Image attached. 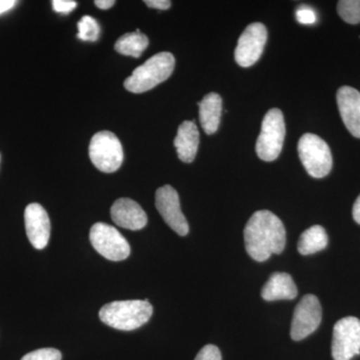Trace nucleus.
I'll return each mask as SVG.
<instances>
[{
    "instance_id": "f257e3e1",
    "label": "nucleus",
    "mask_w": 360,
    "mask_h": 360,
    "mask_svg": "<svg viewBox=\"0 0 360 360\" xmlns=\"http://www.w3.org/2000/svg\"><path fill=\"white\" fill-rule=\"evenodd\" d=\"M246 251L257 262L283 252L286 245L285 227L279 217L269 210L253 213L245 229Z\"/></svg>"
},
{
    "instance_id": "f03ea898",
    "label": "nucleus",
    "mask_w": 360,
    "mask_h": 360,
    "mask_svg": "<svg viewBox=\"0 0 360 360\" xmlns=\"http://www.w3.org/2000/svg\"><path fill=\"white\" fill-rule=\"evenodd\" d=\"M153 314V305L146 300H122L103 305L99 310V319L120 330L130 331L144 326Z\"/></svg>"
},
{
    "instance_id": "7ed1b4c3",
    "label": "nucleus",
    "mask_w": 360,
    "mask_h": 360,
    "mask_svg": "<svg viewBox=\"0 0 360 360\" xmlns=\"http://www.w3.org/2000/svg\"><path fill=\"white\" fill-rule=\"evenodd\" d=\"M175 58L170 52H160L135 68L127 78L124 87L134 94H142L169 78L174 72Z\"/></svg>"
},
{
    "instance_id": "20e7f679",
    "label": "nucleus",
    "mask_w": 360,
    "mask_h": 360,
    "mask_svg": "<svg viewBox=\"0 0 360 360\" xmlns=\"http://www.w3.org/2000/svg\"><path fill=\"white\" fill-rule=\"evenodd\" d=\"M298 155L303 167L314 179H322L333 168V155L328 144L317 135L307 134L298 141Z\"/></svg>"
},
{
    "instance_id": "39448f33",
    "label": "nucleus",
    "mask_w": 360,
    "mask_h": 360,
    "mask_svg": "<svg viewBox=\"0 0 360 360\" xmlns=\"http://www.w3.org/2000/svg\"><path fill=\"white\" fill-rule=\"evenodd\" d=\"M285 122L283 111L272 108L265 115L262 131L257 141V153L260 160L274 161L283 150Z\"/></svg>"
},
{
    "instance_id": "423d86ee",
    "label": "nucleus",
    "mask_w": 360,
    "mask_h": 360,
    "mask_svg": "<svg viewBox=\"0 0 360 360\" xmlns=\"http://www.w3.org/2000/svg\"><path fill=\"white\" fill-rule=\"evenodd\" d=\"M89 158L94 167L105 174L120 169L123 161V149L120 139L110 131H99L89 144Z\"/></svg>"
},
{
    "instance_id": "0eeeda50",
    "label": "nucleus",
    "mask_w": 360,
    "mask_h": 360,
    "mask_svg": "<svg viewBox=\"0 0 360 360\" xmlns=\"http://www.w3.org/2000/svg\"><path fill=\"white\" fill-rule=\"evenodd\" d=\"M90 243L94 250L111 262H122L130 255V246L122 233L110 224L97 222L92 225Z\"/></svg>"
},
{
    "instance_id": "6e6552de",
    "label": "nucleus",
    "mask_w": 360,
    "mask_h": 360,
    "mask_svg": "<svg viewBox=\"0 0 360 360\" xmlns=\"http://www.w3.org/2000/svg\"><path fill=\"white\" fill-rule=\"evenodd\" d=\"M331 352L335 360H350L360 354V321L347 316L336 322L333 328Z\"/></svg>"
},
{
    "instance_id": "1a4fd4ad",
    "label": "nucleus",
    "mask_w": 360,
    "mask_h": 360,
    "mask_svg": "<svg viewBox=\"0 0 360 360\" xmlns=\"http://www.w3.org/2000/svg\"><path fill=\"white\" fill-rule=\"evenodd\" d=\"M322 310L321 302L315 295L303 296L298 302L291 322L290 335L295 341L304 340L321 326Z\"/></svg>"
},
{
    "instance_id": "9d476101",
    "label": "nucleus",
    "mask_w": 360,
    "mask_h": 360,
    "mask_svg": "<svg viewBox=\"0 0 360 360\" xmlns=\"http://www.w3.org/2000/svg\"><path fill=\"white\" fill-rule=\"evenodd\" d=\"M267 40V30L260 22L251 23L239 37L234 58L241 68H250L259 60Z\"/></svg>"
},
{
    "instance_id": "9b49d317",
    "label": "nucleus",
    "mask_w": 360,
    "mask_h": 360,
    "mask_svg": "<svg viewBox=\"0 0 360 360\" xmlns=\"http://www.w3.org/2000/svg\"><path fill=\"white\" fill-rule=\"evenodd\" d=\"M155 206L162 219L170 229L180 236H186L189 231L188 222L180 208L179 196L174 187H160L155 193Z\"/></svg>"
},
{
    "instance_id": "f8f14e48",
    "label": "nucleus",
    "mask_w": 360,
    "mask_h": 360,
    "mask_svg": "<svg viewBox=\"0 0 360 360\" xmlns=\"http://www.w3.org/2000/svg\"><path fill=\"white\" fill-rule=\"evenodd\" d=\"M25 231L33 248L44 250L51 238V220L39 203H30L25 212Z\"/></svg>"
},
{
    "instance_id": "ddd939ff",
    "label": "nucleus",
    "mask_w": 360,
    "mask_h": 360,
    "mask_svg": "<svg viewBox=\"0 0 360 360\" xmlns=\"http://www.w3.org/2000/svg\"><path fill=\"white\" fill-rule=\"evenodd\" d=\"M111 219L116 225L129 231H141L148 224V215L139 203L130 198H120L110 210Z\"/></svg>"
},
{
    "instance_id": "4468645a",
    "label": "nucleus",
    "mask_w": 360,
    "mask_h": 360,
    "mask_svg": "<svg viewBox=\"0 0 360 360\" xmlns=\"http://www.w3.org/2000/svg\"><path fill=\"white\" fill-rule=\"evenodd\" d=\"M338 110L345 127L354 137L360 139V92L350 86H342L336 94Z\"/></svg>"
},
{
    "instance_id": "2eb2a0df",
    "label": "nucleus",
    "mask_w": 360,
    "mask_h": 360,
    "mask_svg": "<svg viewBox=\"0 0 360 360\" xmlns=\"http://www.w3.org/2000/svg\"><path fill=\"white\" fill-rule=\"evenodd\" d=\"M179 160L186 163L193 162L200 146V131L193 122H184L179 125L174 139Z\"/></svg>"
},
{
    "instance_id": "dca6fc26",
    "label": "nucleus",
    "mask_w": 360,
    "mask_h": 360,
    "mask_svg": "<svg viewBox=\"0 0 360 360\" xmlns=\"http://www.w3.org/2000/svg\"><path fill=\"white\" fill-rule=\"evenodd\" d=\"M262 296L266 302L295 300L297 296V288L290 274L276 272L262 288Z\"/></svg>"
},
{
    "instance_id": "f3484780",
    "label": "nucleus",
    "mask_w": 360,
    "mask_h": 360,
    "mask_svg": "<svg viewBox=\"0 0 360 360\" xmlns=\"http://www.w3.org/2000/svg\"><path fill=\"white\" fill-rule=\"evenodd\" d=\"M200 105V120L201 127L206 134L217 131L221 120L222 98L219 94L210 92L198 103Z\"/></svg>"
},
{
    "instance_id": "a211bd4d",
    "label": "nucleus",
    "mask_w": 360,
    "mask_h": 360,
    "mask_svg": "<svg viewBox=\"0 0 360 360\" xmlns=\"http://www.w3.org/2000/svg\"><path fill=\"white\" fill-rule=\"evenodd\" d=\"M328 245V236L321 225H314L302 232L298 240L297 250L300 255H310L326 250Z\"/></svg>"
},
{
    "instance_id": "6ab92c4d",
    "label": "nucleus",
    "mask_w": 360,
    "mask_h": 360,
    "mask_svg": "<svg viewBox=\"0 0 360 360\" xmlns=\"http://www.w3.org/2000/svg\"><path fill=\"white\" fill-rule=\"evenodd\" d=\"M148 44L146 35L142 34L139 30H136V32L127 33V34L122 35L116 41L115 49L118 53L123 54V56L139 58L142 52L146 51Z\"/></svg>"
},
{
    "instance_id": "aec40b11",
    "label": "nucleus",
    "mask_w": 360,
    "mask_h": 360,
    "mask_svg": "<svg viewBox=\"0 0 360 360\" xmlns=\"http://www.w3.org/2000/svg\"><path fill=\"white\" fill-rule=\"evenodd\" d=\"M338 11L345 22L349 25L360 22V0H340L338 4Z\"/></svg>"
},
{
    "instance_id": "412c9836",
    "label": "nucleus",
    "mask_w": 360,
    "mask_h": 360,
    "mask_svg": "<svg viewBox=\"0 0 360 360\" xmlns=\"http://www.w3.org/2000/svg\"><path fill=\"white\" fill-rule=\"evenodd\" d=\"M77 37L84 41H96L98 39L101 27L91 16L85 15L77 23Z\"/></svg>"
},
{
    "instance_id": "4be33fe9",
    "label": "nucleus",
    "mask_w": 360,
    "mask_h": 360,
    "mask_svg": "<svg viewBox=\"0 0 360 360\" xmlns=\"http://www.w3.org/2000/svg\"><path fill=\"white\" fill-rule=\"evenodd\" d=\"M63 355L56 348H41L25 355L21 360H61Z\"/></svg>"
},
{
    "instance_id": "5701e85b",
    "label": "nucleus",
    "mask_w": 360,
    "mask_h": 360,
    "mask_svg": "<svg viewBox=\"0 0 360 360\" xmlns=\"http://www.w3.org/2000/svg\"><path fill=\"white\" fill-rule=\"evenodd\" d=\"M296 20L302 25H314L316 22V14L311 7L302 6L296 11Z\"/></svg>"
},
{
    "instance_id": "b1692460",
    "label": "nucleus",
    "mask_w": 360,
    "mask_h": 360,
    "mask_svg": "<svg viewBox=\"0 0 360 360\" xmlns=\"http://www.w3.org/2000/svg\"><path fill=\"white\" fill-rule=\"evenodd\" d=\"M194 360H222L221 352L215 345H205Z\"/></svg>"
},
{
    "instance_id": "393cba45",
    "label": "nucleus",
    "mask_w": 360,
    "mask_h": 360,
    "mask_svg": "<svg viewBox=\"0 0 360 360\" xmlns=\"http://www.w3.org/2000/svg\"><path fill=\"white\" fill-rule=\"evenodd\" d=\"M53 11L58 13H70L77 7V2L72 0H53Z\"/></svg>"
},
{
    "instance_id": "a878e982",
    "label": "nucleus",
    "mask_w": 360,
    "mask_h": 360,
    "mask_svg": "<svg viewBox=\"0 0 360 360\" xmlns=\"http://www.w3.org/2000/svg\"><path fill=\"white\" fill-rule=\"evenodd\" d=\"M144 4L151 8L160 9V11H167L172 6V1L169 0H146Z\"/></svg>"
},
{
    "instance_id": "bb28decb",
    "label": "nucleus",
    "mask_w": 360,
    "mask_h": 360,
    "mask_svg": "<svg viewBox=\"0 0 360 360\" xmlns=\"http://www.w3.org/2000/svg\"><path fill=\"white\" fill-rule=\"evenodd\" d=\"M18 4L13 0H0V14L6 13V11H11Z\"/></svg>"
},
{
    "instance_id": "cd10ccee",
    "label": "nucleus",
    "mask_w": 360,
    "mask_h": 360,
    "mask_svg": "<svg viewBox=\"0 0 360 360\" xmlns=\"http://www.w3.org/2000/svg\"><path fill=\"white\" fill-rule=\"evenodd\" d=\"M352 217L355 221L360 224V195L355 200L354 208H352Z\"/></svg>"
},
{
    "instance_id": "c85d7f7f",
    "label": "nucleus",
    "mask_w": 360,
    "mask_h": 360,
    "mask_svg": "<svg viewBox=\"0 0 360 360\" xmlns=\"http://www.w3.org/2000/svg\"><path fill=\"white\" fill-rule=\"evenodd\" d=\"M96 6L101 9H110L115 6V1L113 0H96Z\"/></svg>"
},
{
    "instance_id": "c756f323",
    "label": "nucleus",
    "mask_w": 360,
    "mask_h": 360,
    "mask_svg": "<svg viewBox=\"0 0 360 360\" xmlns=\"http://www.w3.org/2000/svg\"><path fill=\"white\" fill-rule=\"evenodd\" d=\"M0 160H1V158H0Z\"/></svg>"
}]
</instances>
